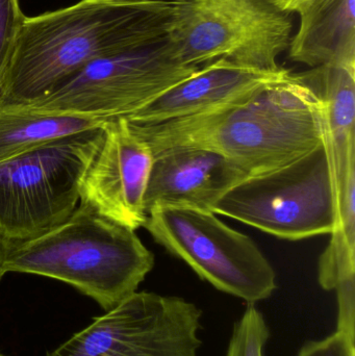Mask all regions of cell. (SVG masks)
<instances>
[{
  "label": "cell",
  "instance_id": "cell-1",
  "mask_svg": "<svg viewBox=\"0 0 355 356\" xmlns=\"http://www.w3.org/2000/svg\"><path fill=\"white\" fill-rule=\"evenodd\" d=\"M176 6L149 0H79L26 17L0 91V108L41 99L102 56L166 39Z\"/></svg>",
  "mask_w": 355,
  "mask_h": 356
},
{
  "label": "cell",
  "instance_id": "cell-2",
  "mask_svg": "<svg viewBox=\"0 0 355 356\" xmlns=\"http://www.w3.org/2000/svg\"><path fill=\"white\" fill-rule=\"evenodd\" d=\"M129 124L152 154L170 146L206 148L233 161L247 177L297 160L325 137L322 102L293 73L210 112L156 124Z\"/></svg>",
  "mask_w": 355,
  "mask_h": 356
},
{
  "label": "cell",
  "instance_id": "cell-3",
  "mask_svg": "<svg viewBox=\"0 0 355 356\" xmlns=\"http://www.w3.org/2000/svg\"><path fill=\"white\" fill-rule=\"evenodd\" d=\"M154 264L135 230L79 204L52 229L6 241L2 268L70 284L108 312L138 292Z\"/></svg>",
  "mask_w": 355,
  "mask_h": 356
},
{
  "label": "cell",
  "instance_id": "cell-4",
  "mask_svg": "<svg viewBox=\"0 0 355 356\" xmlns=\"http://www.w3.org/2000/svg\"><path fill=\"white\" fill-rule=\"evenodd\" d=\"M104 125L0 162V238H35L72 215L85 171L104 139Z\"/></svg>",
  "mask_w": 355,
  "mask_h": 356
},
{
  "label": "cell",
  "instance_id": "cell-5",
  "mask_svg": "<svg viewBox=\"0 0 355 356\" xmlns=\"http://www.w3.org/2000/svg\"><path fill=\"white\" fill-rule=\"evenodd\" d=\"M212 211L283 240L333 234L337 225V190L325 139L285 166L246 177Z\"/></svg>",
  "mask_w": 355,
  "mask_h": 356
},
{
  "label": "cell",
  "instance_id": "cell-6",
  "mask_svg": "<svg viewBox=\"0 0 355 356\" xmlns=\"http://www.w3.org/2000/svg\"><path fill=\"white\" fill-rule=\"evenodd\" d=\"M291 15L267 0H188L177 3L167 40L175 58L190 66L226 58L279 70L277 58L293 37Z\"/></svg>",
  "mask_w": 355,
  "mask_h": 356
},
{
  "label": "cell",
  "instance_id": "cell-7",
  "mask_svg": "<svg viewBox=\"0 0 355 356\" xmlns=\"http://www.w3.org/2000/svg\"><path fill=\"white\" fill-rule=\"evenodd\" d=\"M201 67L179 62L166 38L97 58L41 99L20 108H4L110 120L143 108Z\"/></svg>",
  "mask_w": 355,
  "mask_h": 356
},
{
  "label": "cell",
  "instance_id": "cell-8",
  "mask_svg": "<svg viewBox=\"0 0 355 356\" xmlns=\"http://www.w3.org/2000/svg\"><path fill=\"white\" fill-rule=\"evenodd\" d=\"M216 213L189 207H156L144 228L171 255L216 290L256 305L272 296L276 273L250 236Z\"/></svg>",
  "mask_w": 355,
  "mask_h": 356
},
{
  "label": "cell",
  "instance_id": "cell-9",
  "mask_svg": "<svg viewBox=\"0 0 355 356\" xmlns=\"http://www.w3.org/2000/svg\"><path fill=\"white\" fill-rule=\"evenodd\" d=\"M201 320L185 298L135 292L46 356H198Z\"/></svg>",
  "mask_w": 355,
  "mask_h": 356
},
{
  "label": "cell",
  "instance_id": "cell-10",
  "mask_svg": "<svg viewBox=\"0 0 355 356\" xmlns=\"http://www.w3.org/2000/svg\"><path fill=\"white\" fill-rule=\"evenodd\" d=\"M154 154L124 117L104 125V139L85 171L79 204L137 230L147 220L145 193Z\"/></svg>",
  "mask_w": 355,
  "mask_h": 356
},
{
  "label": "cell",
  "instance_id": "cell-11",
  "mask_svg": "<svg viewBox=\"0 0 355 356\" xmlns=\"http://www.w3.org/2000/svg\"><path fill=\"white\" fill-rule=\"evenodd\" d=\"M247 175L218 152L195 146H170L154 152L145 193V211L156 207H213Z\"/></svg>",
  "mask_w": 355,
  "mask_h": 356
},
{
  "label": "cell",
  "instance_id": "cell-12",
  "mask_svg": "<svg viewBox=\"0 0 355 356\" xmlns=\"http://www.w3.org/2000/svg\"><path fill=\"white\" fill-rule=\"evenodd\" d=\"M291 73L268 71L218 58L124 118L133 124H156L210 112L233 104Z\"/></svg>",
  "mask_w": 355,
  "mask_h": 356
},
{
  "label": "cell",
  "instance_id": "cell-13",
  "mask_svg": "<svg viewBox=\"0 0 355 356\" xmlns=\"http://www.w3.org/2000/svg\"><path fill=\"white\" fill-rule=\"evenodd\" d=\"M290 60L311 68H355V0H310L299 6Z\"/></svg>",
  "mask_w": 355,
  "mask_h": 356
},
{
  "label": "cell",
  "instance_id": "cell-14",
  "mask_svg": "<svg viewBox=\"0 0 355 356\" xmlns=\"http://www.w3.org/2000/svg\"><path fill=\"white\" fill-rule=\"evenodd\" d=\"M299 74L322 102L324 139L339 186L355 168V68L322 66Z\"/></svg>",
  "mask_w": 355,
  "mask_h": 356
},
{
  "label": "cell",
  "instance_id": "cell-15",
  "mask_svg": "<svg viewBox=\"0 0 355 356\" xmlns=\"http://www.w3.org/2000/svg\"><path fill=\"white\" fill-rule=\"evenodd\" d=\"M106 121L0 108V162L47 142L101 127Z\"/></svg>",
  "mask_w": 355,
  "mask_h": 356
},
{
  "label": "cell",
  "instance_id": "cell-16",
  "mask_svg": "<svg viewBox=\"0 0 355 356\" xmlns=\"http://www.w3.org/2000/svg\"><path fill=\"white\" fill-rule=\"evenodd\" d=\"M271 332L266 318L256 305H247L233 325L225 356H266Z\"/></svg>",
  "mask_w": 355,
  "mask_h": 356
},
{
  "label": "cell",
  "instance_id": "cell-17",
  "mask_svg": "<svg viewBox=\"0 0 355 356\" xmlns=\"http://www.w3.org/2000/svg\"><path fill=\"white\" fill-rule=\"evenodd\" d=\"M25 18L20 0H0V91L12 64Z\"/></svg>",
  "mask_w": 355,
  "mask_h": 356
},
{
  "label": "cell",
  "instance_id": "cell-18",
  "mask_svg": "<svg viewBox=\"0 0 355 356\" xmlns=\"http://www.w3.org/2000/svg\"><path fill=\"white\" fill-rule=\"evenodd\" d=\"M297 356H355V334L336 330L322 340L306 343Z\"/></svg>",
  "mask_w": 355,
  "mask_h": 356
},
{
  "label": "cell",
  "instance_id": "cell-19",
  "mask_svg": "<svg viewBox=\"0 0 355 356\" xmlns=\"http://www.w3.org/2000/svg\"><path fill=\"white\" fill-rule=\"evenodd\" d=\"M267 1L270 2L281 12L293 14L299 8V6H302L306 2L310 1V0H267Z\"/></svg>",
  "mask_w": 355,
  "mask_h": 356
},
{
  "label": "cell",
  "instance_id": "cell-20",
  "mask_svg": "<svg viewBox=\"0 0 355 356\" xmlns=\"http://www.w3.org/2000/svg\"><path fill=\"white\" fill-rule=\"evenodd\" d=\"M6 241L3 240V238H0V280L3 277L6 272L3 271V268H2V261H3L4 257V250H6Z\"/></svg>",
  "mask_w": 355,
  "mask_h": 356
},
{
  "label": "cell",
  "instance_id": "cell-21",
  "mask_svg": "<svg viewBox=\"0 0 355 356\" xmlns=\"http://www.w3.org/2000/svg\"><path fill=\"white\" fill-rule=\"evenodd\" d=\"M149 1H164L173 2V3H183V2L188 1V0H149Z\"/></svg>",
  "mask_w": 355,
  "mask_h": 356
},
{
  "label": "cell",
  "instance_id": "cell-22",
  "mask_svg": "<svg viewBox=\"0 0 355 356\" xmlns=\"http://www.w3.org/2000/svg\"><path fill=\"white\" fill-rule=\"evenodd\" d=\"M0 356H4V355H0Z\"/></svg>",
  "mask_w": 355,
  "mask_h": 356
}]
</instances>
